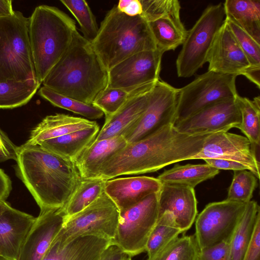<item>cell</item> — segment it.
Here are the masks:
<instances>
[{
	"mask_svg": "<svg viewBox=\"0 0 260 260\" xmlns=\"http://www.w3.org/2000/svg\"><path fill=\"white\" fill-rule=\"evenodd\" d=\"M17 147L0 128V162L10 159L16 160Z\"/></svg>",
	"mask_w": 260,
	"mask_h": 260,
	"instance_id": "b9f144b4",
	"label": "cell"
},
{
	"mask_svg": "<svg viewBox=\"0 0 260 260\" xmlns=\"http://www.w3.org/2000/svg\"><path fill=\"white\" fill-rule=\"evenodd\" d=\"M0 260H7V259H6L4 257H2V256L0 255Z\"/></svg>",
	"mask_w": 260,
	"mask_h": 260,
	"instance_id": "816d5d0a",
	"label": "cell"
},
{
	"mask_svg": "<svg viewBox=\"0 0 260 260\" xmlns=\"http://www.w3.org/2000/svg\"><path fill=\"white\" fill-rule=\"evenodd\" d=\"M12 1L0 0V18L12 15L14 11L13 10Z\"/></svg>",
	"mask_w": 260,
	"mask_h": 260,
	"instance_id": "c3c4849f",
	"label": "cell"
},
{
	"mask_svg": "<svg viewBox=\"0 0 260 260\" xmlns=\"http://www.w3.org/2000/svg\"><path fill=\"white\" fill-rule=\"evenodd\" d=\"M116 7L120 12L131 17L141 15L142 13L140 0H120Z\"/></svg>",
	"mask_w": 260,
	"mask_h": 260,
	"instance_id": "7bdbcfd3",
	"label": "cell"
},
{
	"mask_svg": "<svg viewBox=\"0 0 260 260\" xmlns=\"http://www.w3.org/2000/svg\"><path fill=\"white\" fill-rule=\"evenodd\" d=\"M12 189L10 178L0 169V200L5 201L9 197Z\"/></svg>",
	"mask_w": 260,
	"mask_h": 260,
	"instance_id": "bcb514c9",
	"label": "cell"
},
{
	"mask_svg": "<svg viewBox=\"0 0 260 260\" xmlns=\"http://www.w3.org/2000/svg\"><path fill=\"white\" fill-rule=\"evenodd\" d=\"M208 135L183 134L173 124L167 125L139 141L127 144L102 165L98 178L107 180L121 175L151 173L177 162L193 159Z\"/></svg>",
	"mask_w": 260,
	"mask_h": 260,
	"instance_id": "6da1fadb",
	"label": "cell"
},
{
	"mask_svg": "<svg viewBox=\"0 0 260 260\" xmlns=\"http://www.w3.org/2000/svg\"><path fill=\"white\" fill-rule=\"evenodd\" d=\"M164 53L155 49L134 54L108 71L107 87L133 89L159 80Z\"/></svg>",
	"mask_w": 260,
	"mask_h": 260,
	"instance_id": "4fadbf2b",
	"label": "cell"
},
{
	"mask_svg": "<svg viewBox=\"0 0 260 260\" xmlns=\"http://www.w3.org/2000/svg\"><path fill=\"white\" fill-rule=\"evenodd\" d=\"M161 186V182L152 177H120L106 180L104 192L120 211L151 193L158 192Z\"/></svg>",
	"mask_w": 260,
	"mask_h": 260,
	"instance_id": "44dd1931",
	"label": "cell"
},
{
	"mask_svg": "<svg viewBox=\"0 0 260 260\" xmlns=\"http://www.w3.org/2000/svg\"><path fill=\"white\" fill-rule=\"evenodd\" d=\"M219 170L206 164L175 165L165 170L157 179L162 184L187 186L194 188L199 183L214 178Z\"/></svg>",
	"mask_w": 260,
	"mask_h": 260,
	"instance_id": "83f0119b",
	"label": "cell"
},
{
	"mask_svg": "<svg viewBox=\"0 0 260 260\" xmlns=\"http://www.w3.org/2000/svg\"><path fill=\"white\" fill-rule=\"evenodd\" d=\"M78 22L83 37L91 42L99 30L95 17L87 2L84 0H61Z\"/></svg>",
	"mask_w": 260,
	"mask_h": 260,
	"instance_id": "d590c367",
	"label": "cell"
},
{
	"mask_svg": "<svg viewBox=\"0 0 260 260\" xmlns=\"http://www.w3.org/2000/svg\"><path fill=\"white\" fill-rule=\"evenodd\" d=\"M182 233L172 212L167 211L159 215L146 244L147 259L154 257Z\"/></svg>",
	"mask_w": 260,
	"mask_h": 260,
	"instance_id": "f546056e",
	"label": "cell"
},
{
	"mask_svg": "<svg viewBox=\"0 0 260 260\" xmlns=\"http://www.w3.org/2000/svg\"><path fill=\"white\" fill-rule=\"evenodd\" d=\"M235 99L241 115V122L237 128L257 149L260 144L259 96L255 97L252 101L238 94Z\"/></svg>",
	"mask_w": 260,
	"mask_h": 260,
	"instance_id": "1f68e13d",
	"label": "cell"
},
{
	"mask_svg": "<svg viewBox=\"0 0 260 260\" xmlns=\"http://www.w3.org/2000/svg\"><path fill=\"white\" fill-rule=\"evenodd\" d=\"M242 260H260V219L256 222L251 240Z\"/></svg>",
	"mask_w": 260,
	"mask_h": 260,
	"instance_id": "60d3db41",
	"label": "cell"
},
{
	"mask_svg": "<svg viewBox=\"0 0 260 260\" xmlns=\"http://www.w3.org/2000/svg\"><path fill=\"white\" fill-rule=\"evenodd\" d=\"M223 4L210 5L189 30L176 61L179 77L189 78L206 62L214 39L224 23Z\"/></svg>",
	"mask_w": 260,
	"mask_h": 260,
	"instance_id": "52a82bcc",
	"label": "cell"
},
{
	"mask_svg": "<svg viewBox=\"0 0 260 260\" xmlns=\"http://www.w3.org/2000/svg\"><path fill=\"white\" fill-rule=\"evenodd\" d=\"M249 81L260 87V68L250 67L243 74Z\"/></svg>",
	"mask_w": 260,
	"mask_h": 260,
	"instance_id": "7dc6e473",
	"label": "cell"
},
{
	"mask_svg": "<svg viewBox=\"0 0 260 260\" xmlns=\"http://www.w3.org/2000/svg\"><path fill=\"white\" fill-rule=\"evenodd\" d=\"M207 62L208 71L237 76L243 75L251 67L225 21L208 53Z\"/></svg>",
	"mask_w": 260,
	"mask_h": 260,
	"instance_id": "e0dca14e",
	"label": "cell"
},
{
	"mask_svg": "<svg viewBox=\"0 0 260 260\" xmlns=\"http://www.w3.org/2000/svg\"><path fill=\"white\" fill-rule=\"evenodd\" d=\"M260 219V207L254 201L246 203V208L230 243L231 260H242L251 240L255 225Z\"/></svg>",
	"mask_w": 260,
	"mask_h": 260,
	"instance_id": "f1b7e54d",
	"label": "cell"
},
{
	"mask_svg": "<svg viewBox=\"0 0 260 260\" xmlns=\"http://www.w3.org/2000/svg\"><path fill=\"white\" fill-rule=\"evenodd\" d=\"M127 255L116 245H109L103 252L100 260H123Z\"/></svg>",
	"mask_w": 260,
	"mask_h": 260,
	"instance_id": "f6af8a7d",
	"label": "cell"
},
{
	"mask_svg": "<svg viewBox=\"0 0 260 260\" xmlns=\"http://www.w3.org/2000/svg\"><path fill=\"white\" fill-rule=\"evenodd\" d=\"M28 22L29 18L19 11L0 18V82H38L29 43Z\"/></svg>",
	"mask_w": 260,
	"mask_h": 260,
	"instance_id": "8992f818",
	"label": "cell"
},
{
	"mask_svg": "<svg viewBox=\"0 0 260 260\" xmlns=\"http://www.w3.org/2000/svg\"><path fill=\"white\" fill-rule=\"evenodd\" d=\"M237 77L208 71L178 88L175 122L211 105L235 98L238 94L236 86Z\"/></svg>",
	"mask_w": 260,
	"mask_h": 260,
	"instance_id": "9c48e42d",
	"label": "cell"
},
{
	"mask_svg": "<svg viewBox=\"0 0 260 260\" xmlns=\"http://www.w3.org/2000/svg\"><path fill=\"white\" fill-rule=\"evenodd\" d=\"M108 71L91 42L77 30L61 58L42 82L61 95L92 104L108 85Z\"/></svg>",
	"mask_w": 260,
	"mask_h": 260,
	"instance_id": "3957f363",
	"label": "cell"
},
{
	"mask_svg": "<svg viewBox=\"0 0 260 260\" xmlns=\"http://www.w3.org/2000/svg\"><path fill=\"white\" fill-rule=\"evenodd\" d=\"M158 192L119 211L117 230L110 245L133 257L146 251L148 238L158 218Z\"/></svg>",
	"mask_w": 260,
	"mask_h": 260,
	"instance_id": "ba28073f",
	"label": "cell"
},
{
	"mask_svg": "<svg viewBox=\"0 0 260 260\" xmlns=\"http://www.w3.org/2000/svg\"><path fill=\"white\" fill-rule=\"evenodd\" d=\"M119 210L104 192L84 209L67 219L53 241L66 244L79 236L91 235L111 241L115 235Z\"/></svg>",
	"mask_w": 260,
	"mask_h": 260,
	"instance_id": "30bf717a",
	"label": "cell"
},
{
	"mask_svg": "<svg viewBox=\"0 0 260 260\" xmlns=\"http://www.w3.org/2000/svg\"><path fill=\"white\" fill-rule=\"evenodd\" d=\"M110 242L91 235L79 236L63 244L53 241L42 260H100Z\"/></svg>",
	"mask_w": 260,
	"mask_h": 260,
	"instance_id": "603a6c76",
	"label": "cell"
},
{
	"mask_svg": "<svg viewBox=\"0 0 260 260\" xmlns=\"http://www.w3.org/2000/svg\"><path fill=\"white\" fill-rule=\"evenodd\" d=\"M181 6L177 0H171L167 9L148 23L156 48L164 53L182 45L187 34L180 18Z\"/></svg>",
	"mask_w": 260,
	"mask_h": 260,
	"instance_id": "7402d4cb",
	"label": "cell"
},
{
	"mask_svg": "<svg viewBox=\"0 0 260 260\" xmlns=\"http://www.w3.org/2000/svg\"><path fill=\"white\" fill-rule=\"evenodd\" d=\"M65 220L63 208L40 211L23 242L17 260H42Z\"/></svg>",
	"mask_w": 260,
	"mask_h": 260,
	"instance_id": "2e32d148",
	"label": "cell"
},
{
	"mask_svg": "<svg viewBox=\"0 0 260 260\" xmlns=\"http://www.w3.org/2000/svg\"><path fill=\"white\" fill-rule=\"evenodd\" d=\"M223 4L225 16L260 44V1L226 0Z\"/></svg>",
	"mask_w": 260,
	"mask_h": 260,
	"instance_id": "4316f807",
	"label": "cell"
},
{
	"mask_svg": "<svg viewBox=\"0 0 260 260\" xmlns=\"http://www.w3.org/2000/svg\"><path fill=\"white\" fill-rule=\"evenodd\" d=\"M217 158L242 164L256 178H260L259 162L256 149L245 136L221 132L208 135L203 148L193 159Z\"/></svg>",
	"mask_w": 260,
	"mask_h": 260,
	"instance_id": "9a60e30c",
	"label": "cell"
},
{
	"mask_svg": "<svg viewBox=\"0 0 260 260\" xmlns=\"http://www.w3.org/2000/svg\"><path fill=\"white\" fill-rule=\"evenodd\" d=\"M90 42L108 71L134 54L156 49L148 23L141 15L121 13L116 5L107 13Z\"/></svg>",
	"mask_w": 260,
	"mask_h": 260,
	"instance_id": "277c9868",
	"label": "cell"
},
{
	"mask_svg": "<svg viewBox=\"0 0 260 260\" xmlns=\"http://www.w3.org/2000/svg\"><path fill=\"white\" fill-rule=\"evenodd\" d=\"M246 203L225 200L207 205L195 220L200 249L232 238L243 215Z\"/></svg>",
	"mask_w": 260,
	"mask_h": 260,
	"instance_id": "8fae6325",
	"label": "cell"
},
{
	"mask_svg": "<svg viewBox=\"0 0 260 260\" xmlns=\"http://www.w3.org/2000/svg\"><path fill=\"white\" fill-rule=\"evenodd\" d=\"M97 122L63 113L46 116L30 132L25 144L39 145L45 140L92 127Z\"/></svg>",
	"mask_w": 260,
	"mask_h": 260,
	"instance_id": "d4e9b609",
	"label": "cell"
},
{
	"mask_svg": "<svg viewBox=\"0 0 260 260\" xmlns=\"http://www.w3.org/2000/svg\"><path fill=\"white\" fill-rule=\"evenodd\" d=\"M257 179L247 170L234 171L226 200L245 203L250 201L257 186Z\"/></svg>",
	"mask_w": 260,
	"mask_h": 260,
	"instance_id": "8d00e7d4",
	"label": "cell"
},
{
	"mask_svg": "<svg viewBox=\"0 0 260 260\" xmlns=\"http://www.w3.org/2000/svg\"><path fill=\"white\" fill-rule=\"evenodd\" d=\"M40 85V83L32 80L0 82V109H13L26 104Z\"/></svg>",
	"mask_w": 260,
	"mask_h": 260,
	"instance_id": "d6a6232c",
	"label": "cell"
},
{
	"mask_svg": "<svg viewBox=\"0 0 260 260\" xmlns=\"http://www.w3.org/2000/svg\"><path fill=\"white\" fill-rule=\"evenodd\" d=\"M16 172L40 211L63 208L82 178L74 162L39 145L18 146Z\"/></svg>",
	"mask_w": 260,
	"mask_h": 260,
	"instance_id": "7a4b0ae2",
	"label": "cell"
},
{
	"mask_svg": "<svg viewBox=\"0 0 260 260\" xmlns=\"http://www.w3.org/2000/svg\"><path fill=\"white\" fill-rule=\"evenodd\" d=\"M100 131L98 123L94 126L45 140L39 145L57 155L74 161L92 142Z\"/></svg>",
	"mask_w": 260,
	"mask_h": 260,
	"instance_id": "484cf974",
	"label": "cell"
},
{
	"mask_svg": "<svg viewBox=\"0 0 260 260\" xmlns=\"http://www.w3.org/2000/svg\"><path fill=\"white\" fill-rule=\"evenodd\" d=\"M10 205L5 201L0 200V216Z\"/></svg>",
	"mask_w": 260,
	"mask_h": 260,
	"instance_id": "681fc988",
	"label": "cell"
},
{
	"mask_svg": "<svg viewBox=\"0 0 260 260\" xmlns=\"http://www.w3.org/2000/svg\"><path fill=\"white\" fill-rule=\"evenodd\" d=\"M178 88L159 80L153 88L147 107L123 134L127 143L139 141L175 121Z\"/></svg>",
	"mask_w": 260,
	"mask_h": 260,
	"instance_id": "7c38bea8",
	"label": "cell"
},
{
	"mask_svg": "<svg viewBox=\"0 0 260 260\" xmlns=\"http://www.w3.org/2000/svg\"><path fill=\"white\" fill-rule=\"evenodd\" d=\"M204 160H205L207 164L219 170L236 171L247 170V168L242 164L230 160L217 158H206L204 159Z\"/></svg>",
	"mask_w": 260,
	"mask_h": 260,
	"instance_id": "ee69618b",
	"label": "cell"
},
{
	"mask_svg": "<svg viewBox=\"0 0 260 260\" xmlns=\"http://www.w3.org/2000/svg\"><path fill=\"white\" fill-rule=\"evenodd\" d=\"M76 30L75 21L57 7L41 5L34 10L29 18L28 36L41 84L69 47Z\"/></svg>",
	"mask_w": 260,
	"mask_h": 260,
	"instance_id": "5b68a950",
	"label": "cell"
},
{
	"mask_svg": "<svg viewBox=\"0 0 260 260\" xmlns=\"http://www.w3.org/2000/svg\"><path fill=\"white\" fill-rule=\"evenodd\" d=\"M106 181L100 178L82 179L63 208L66 220L96 200L104 192Z\"/></svg>",
	"mask_w": 260,
	"mask_h": 260,
	"instance_id": "4dcf8cb0",
	"label": "cell"
},
{
	"mask_svg": "<svg viewBox=\"0 0 260 260\" xmlns=\"http://www.w3.org/2000/svg\"><path fill=\"white\" fill-rule=\"evenodd\" d=\"M136 88L126 89L107 87L98 94L92 104L104 113L105 118L108 117L124 105Z\"/></svg>",
	"mask_w": 260,
	"mask_h": 260,
	"instance_id": "74e56055",
	"label": "cell"
},
{
	"mask_svg": "<svg viewBox=\"0 0 260 260\" xmlns=\"http://www.w3.org/2000/svg\"><path fill=\"white\" fill-rule=\"evenodd\" d=\"M36 220L10 205L0 216V255L17 260L23 242Z\"/></svg>",
	"mask_w": 260,
	"mask_h": 260,
	"instance_id": "ffe728a7",
	"label": "cell"
},
{
	"mask_svg": "<svg viewBox=\"0 0 260 260\" xmlns=\"http://www.w3.org/2000/svg\"><path fill=\"white\" fill-rule=\"evenodd\" d=\"M157 81L136 88L116 113L105 118V123L94 140L122 136L124 132L141 116L146 109L151 91Z\"/></svg>",
	"mask_w": 260,
	"mask_h": 260,
	"instance_id": "ac0fdd59",
	"label": "cell"
},
{
	"mask_svg": "<svg viewBox=\"0 0 260 260\" xmlns=\"http://www.w3.org/2000/svg\"><path fill=\"white\" fill-rule=\"evenodd\" d=\"M39 94L55 107L70 111L89 119L101 118L104 113L92 104H88L61 95L45 86L41 87Z\"/></svg>",
	"mask_w": 260,
	"mask_h": 260,
	"instance_id": "836d02e7",
	"label": "cell"
},
{
	"mask_svg": "<svg viewBox=\"0 0 260 260\" xmlns=\"http://www.w3.org/2000/svg\"><path fill=\"white\" fill-rule=\"evenodd\" d=\"M127 144L122 136L94 140L74 161L81 178H98L102 165Z\"/></svg>",
	"mask_w": 260,
	"mask_h": 260,
	"instance_id": "cb8c5ba5",
	"label": "cell"
},
{
	"mask_svg": "<svg viewBox=\"0 0 260 260\" xmlns=\"http://www.w3.org/2000/svg\"><path fill=\"white\" fill-rule=\"evenodd\" d=\"M123 260H132V257L127 255Z\"/></svg>",
	"mask_w": 260,
	"mask_h": 260,
	"instance_id": "f907efd6",
	"label": "cell"
},
{
	"mask_svg": "<svg viewBox=\"0 0 260 260\" xmlns=\"http://www.w3.org/2000/svg\"><path fill=\"white\" fill-rule=\"evenodd\" d=\"M231 239L200 249L196 260H231Z\"/></svg>",
	"mask_w": 260,
	"mask_h": 260,
	"instance_id": "ab89813d",
	"label": "cell"
},
{
	"mask_svg": "<svg viewBox=\"0 0 260 260\" xmlns=\"http://www.w3.org/2000/svg\"><path fill=\"white\" fill-rule=\"evenodd\" d=\"M158 199V216L168 211L173 213L183 233L191 227L198 214L197 201L193 188L162 184Z\"/></svg>",
	"mask_w": 260,
	"mask_h": 260,
	"instance_id": "d6986e66",
	"label": "cell"
},
{
	"mask_svg": "<svg viewBox=\"0 0 260 260\" xmlns=\"http://www.w3.org/2000/svg\"><path fill=\"white\" fill-rule=\"evenodd\" d=\"M199 249L194 235L178 237L154 257L147 260H196Z\"/></svg>",
	"mask_w": 260,
	"mask_h": 260,
	"instance_id": "e575fe53",
	"label": "cell"
},
{
	"mask_svg": "<svg viewBox=\"0 0 260 260\" xmlns=\"http://www.w3.org/2000/svg\"><path fill=\"white\" fill-rule=\"evenodd\" d=\"M225 22L252 67L260 68V44L225 16Z\"/></svg>",
	"mask_w": 260,
	"mask_h": 260,
	"instance_id": "f35d334b",
	"label": "cell"
},
{
	"mask_svg": "<svg viewBox=\"0 0 260 260\" xmlns=\"http://www.w3.org/2000/svg\"><path fill=\"white\" fill-rule=\"evenodd\" d=\"M235 98L206 107L175 122L173 126L178 132L190 135L228 132L232 128H237L241 122V115Z\"/></svg>",
	"mask_w": 260,
	"mask_h": 260,
	"instance_id": "5bb4252c",
	"label": "cell"
}]
</instances>
